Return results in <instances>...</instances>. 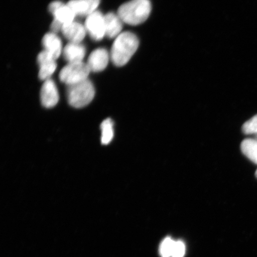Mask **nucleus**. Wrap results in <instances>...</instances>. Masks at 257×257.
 <instances>
[{
	"mask_svg": "<svg viewBox=\"0 0 257 257\" xmlns=\"http://www.w3.org/2000/svg\"><path fill=\"white\" fill-rule=\"evenodd\" d=\"M38 63L40 66L39 78L42 80L50 79L57 68L56 59L46 51L43 50L38 54Z\"/></svg>",
	"mask_w": 257,
	"mask_h": 257,
	"instance_id": "nucleus-9",
	"label": "nucleus"
},
{
	"mask_svg": "<svg viewBox=\"0 0 257 257\" xmlns=\"http://www.w3.org/2000/svg\"><path fill=\"white\" fill-rule=\"evenodd\" d=\"M242 131L246 135L257 134V114L243 124Z\"/></svg>",
	"mask_w": 257,
	"mask_h": 257,
	"instance_id": "nucleus-18",
	"label": "nucleus"
},
{
	"mask_svg": "<svg viewBox=\"0 0 257 257\" xmlns=\"http://www.w3.org/2000/svg\"><path fill=\"white\" fill-rule=\"evenodd\" d=\"M41 101L44 107L50 108L56 105L59 94L55 82L51 79L45 80L41 89Z\"/></svg>",
	"mask_w": 257,
	"mask_h": 257,
	"instance_id": "nucleus-7",
	"label": "nucleus"
},
{
	"mask_svg": "<svg viewBox=\"0 0 257 257\" xmlns=\"http://www.w3.org/2000/svg\"><path fill=\"white\" fill-rule=\"evenodd\" d=\"M110 55L105 48H99L90 54L87 64L91 72H99L108 65Z\"/></svg>",
	"mask_w": 257,
	"mask_h": 257,
	"instance_id": "nucleus-8",
	"label": "nucleus"
},
{
	"mask_svg": "<svg viewBox=\"0 0 257 257\" xmlns=\"http://www.w3.org/2000/svg\"><path fill=\"white\" fill-rule=\"evenodd\" d=\"M100 0H70L67 5L76 16H86L96 11Z\"/></svg>",
	"mask_w": 257,
	"mask_h": 257,
	"instance_id": "nucleus-11",
	"label": "nucleus"
},
{
	"mask_svg": "<svg viewBox=\"0 0 257 257\" xmlns=\"http://www.w3.org/2000/svg\"><path fill=\"white\" fill-rule=\"evenodd\" d=\"M63 25L61 24L60 22H58L56 20H53L52 24L51 25V31L53 33L57 34L58 32L62 31Z\"/></svg>",
	"mask_w": 257,
	"mask_h": 257,
	"instance_id": "nucleus-20",
	"label": "nucleus"
},
{
	"mask_svg": "<svg viewBox=\"0 0 257 257\" xmlns=\"http://www.w3.org/2000/svg\"><path fill=\"white\" fill-rule=\"evenodd\" d=\"M48 11L53 15L54 20L60 22L63 25L71 23L76 16L68 5L64 4L60 1L51 3L48 6Z\"/></svg>",
	"mask_w": 257,
	"mask_h": 257,
	"instance_id": "nucleus-6",
	"label": "nucleus"
},
{
	"mask_svg": "<svg viewBox=\"0 0 257 257\" xmlns=\"http://www.w3.org/2000/svg\"><path fill=\"white\" fill-rule=\"evenodd\" d=\"M105 35L108 38H116L121 34L123 23L119 16L114 13L104 15Z\"/></svg>",
	"mask_w": 257,
	"mask_h": 257,
	"instance_id": "nucleus-14",
	"label": "nucleus"
},
{
	"mask_svg": "<svg viewBox=\"0 0 257 257\" xmlns=\"http://www.w3.org/2000/svg\"><path fill=\"white\" fill-rule=\"evenodd\" d=\"M240 149L247 158L257 165V140L249 138L243 140Z\"/></svg>",
	"mask_w": 257,
	"mask_h": 257,
	"instance_id": "nucleus-15",
	"label": "nucleus"
},
{
	"mask_svg": "<svg viewBox=\"0 0 257 257\" xmlns=\"http://www.w3.org/2000/svg\"><path fill=\"white\" fill-rule=\"evenodd\" d=\"M255 139L257 140V134L255 135Z\"/></svg>",
	"mask_w": 257,
	"mask_h": 257,
	"instance_id": "nucleus-22",
	"label": "nucleus"
},
{
	"mask_svg": "<svg viewBox=\"0 0 257 257\" xmlns=\"http://www.w3.org/2000/svg\"><path fill=\"white\" fill-rule=\"evenodd\" d=\"M42 44L44 50L52 56L54 59L57 60L62 53V41L56 34L52 32L44 35Z\"/></svg>",
	"mask_w": 257,
	"mask_h": 257,
	"instance_id": "nucleus-12",
	"label": "nucleus"
},
{
	"mask_svg": "<svg viewBox=\"0 0 257 257\" xmlns=\"http://www.w3.org/2000/svg\"><path fill=\"white\" fill-rule=\"evenodd\" d=\"M113 122L111 118H107L102 122L101 130V143L107 145L111 143L114 137Z\"/></svg>",
	"mask_w": 257,
	"mask_h": 257,
	"instance_id": "nucleus-16",
	"label": "nucleus"
},
{
	"mask_svg": "<svg viewBox=\"0 0 257 257\" xmlns=\"http://www.w3.org/2000/svg\"><path fill=\"white\" fill-rule=\"evenodd\" d=\"M85 27L93 40L99 41L105 35L104 15L96 11L86 17Z\"/></svg>",
	"mask_w": 257,
	"mask_h": 257,
	"instance_id": "nucleus-5",
	"label": "nucleus"
},
{
	"mask_svg": "<svg viewBox=\"0 0 257 257\" xmlns=\"http://www.w3.org/2000/svg\"><path fill=\"white\" fill-rule=\"evenodd\" d=\"M151 11L152 4L150 0H131L120 6L117 15L123 23L135 26L146 22Z\"/></svg>",
	"mask_w": 257,
	"mask_h": 257,
	"instance_id": "nucleus-2",
	"label": "nucleus"
},
{
	"mask_svg": "<svg viewBox=\"0 0 257 257\" xmlns=\"http://www.w3.org/2000/svg\"><path fill=\"white\" fill-rule=\"evenodd\" d=\"M185 253V245L181 240L176 241L173 248L172 257H184Z\"/></svg>",
	"mask_w": 257,
	"mask_h": 257,
	"instance_id": "nucleus-19",
	"label": "nucleus"
},
{
	"mask_svg": "<svg viewBox=\"0 0 257 257\" xmlns=\"http://www.w3.org/2000/svg\"><path fill=\"white\" fill-rule=\"evenodd\" d=\"M90 72L87 63H68L61 70L59 78L61 82L69 86L88 79Z\"/></svg>",
	"mask_w": 257,
	"mask_h": 257,
	"instance_id": "nucleus-4",
	"label": "nucleus"
},
{
	"mask_svg": "<svg viewBox=\"0 0 257 257\" xmlns=\"http://www.w3.org/2000/svg\"><path fill=\"white\" fill-rule=\"evenodd\" d=\"M85 53V48L83 45L80 43H70V42L63 50L64 59L68 63L82 62Z\"/></svg>",
	"mask_w": 257,
	"mask_h": 257,
	"instance_id": "nucleus-13",
	"label": "nucleus"
},
{
	"mask_svg": "<svg viewBox=\"0 0 257 257\" xmlns=\"http://www.w3.org/2000/svg\"><path fill=\"white\" fill-rule=\"evenodd\" d=\"M139 47V40L133 33L130 32H122L115 38L112 44L110 59L112 63L117 67L126 64L136 53Z\"/></svg>",
	"mask_w": 257,
	"mask_h": 257,
	"instance_id": "nucleus-1",
	"label": "nucleus"
},
{
	"mask_svg": "<svg viewBox=\"0 0 257 257\" xmlns=\"http://www.w3.org/2000/svg\"><path fill=\"white\" fill-rule=\"evenodd\" d=\"M255 176H256V178H257V170H256V172H255Z\"/></svg>",
	"mask_w": 257,
	"mask_h": 257,
	"instance_id": "nucleus-21",
	"label": "nucleus"
},
{
	"mask_svg": "<svg viewBox=\"0 0 257 257\" xmlns=\"http://www.w3.org/2000/svg\"><path fill=\"white\" fill-rule=\"evenodd\" d=\"M175 242L169 237L163 240L160 246V253L162 257H172Z\"/></svg>",
	"mask_w": 257,
	"mask_h": 257,
	"instance_id": "nucleus-17",
	"label": "nucleus"
},
{
	"mask_svg": "<svg viewBox=\"0 0 257 257\" xmlns=\"http://www.w3.org/2000/svg\"><path fill=\"white\" fill-rule=\"evenodd\" d=\"M62 32L70 43H81L87 33L85 26L75 21L64 25Z\"/></svg>",
	"mask_w": 257,
	"mask_h": 257,
	"instance_id": "nucleus-10",
	"label": "nucleus"
},
{
	"mask_svg": "<svg viewBox=\"0 0 257 257\" xmlns=\"http://www.w3.org/2000/svg\"><path fill=\"white\" fill-rule=\"evenodd\" d=\"M95 93L94 85L88 79L67 86V99L74 108H82L88 105L94 99Z\"/></svg>",
	"mask_w": 257,
	"mask_h": 257,
	"instance_id": "nucleus-3",
	"label": "nucleus"
}]
</instances>
